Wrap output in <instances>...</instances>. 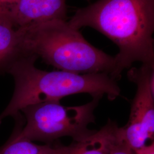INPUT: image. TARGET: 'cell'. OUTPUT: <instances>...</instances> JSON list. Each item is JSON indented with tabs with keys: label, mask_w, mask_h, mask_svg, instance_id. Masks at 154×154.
<instances>
[{
	"label": "cell",
	"mask_w": 154,
	"mask_h": 154,
	"mask_svg": "<svg viewBox=\"0 0 154 154\" xmlns=\"http://www.w3.org/2000/svg\"><path fill=\"white\" fill-rule=\"evenodd\" d=\"M100 98H93L85 105L65 106L60 101H46L29 105L13 117L20 138L53 144L59 138L70 137L80 142L97 130L88 129L95 122L94 111Z\"/></svg>",
	"instance_id": "277c9868"
},
{
	"label": "cell",
	"mask_w": 154,
	"mask_h": 154,
	"mask_svg": "<svg viewBox=\"0 0 154 154\" xmlns=\"http://www.w3.org/2000/svg\"><path fill=\"white\" fill-rule=\"evenodd\" d=\"M66 20V0H20L12 21L21 28Z\"/></svg>",
	"instance_id": "8992f818"
},
{
	"label": "cell",
	"mask_w": 154,
	"mask_h": 154,
	"mask_svg": "<svg viewBox=\"0 0 154 154\" xmlns=\"http://www.w3.org/2000/svg\"><path fill=\"white\" fill-rule=\"evenodd\" d=\"M119 130L115 122L109 120L104 126L85 139L72 143L68 154H109Z\"/></svg>",
	"instance_id": "ba28073f"
},
{
	"label": "cell",
	"mask_w": 154,
	"mask_h": 154,
	"mask_svg": "<svg viewBox=\"0 0 154 154\" xmlns=\"http://www.w3.org/2000/svg\"><path fill=\"white\" fill-rule=\"evenodd\" d=\"M109 154H136L135 151L128 145L122 136L121 127L119 137L113 145Z\"/></svg>",
	"instance_id": "30bf717a"
},
{
	"label": "cell",
	"mask_w": 154,
	"mask_h": 154,
	"mask_svg": "<svg viewBox=\"0 0 154 154\" xmlns=\"http://www.w3.org/2000/svg\"><path fill=\"white\" fill-rule=\"evenodd\" d=\"M20 0H0V16L12 21Z\"/></svg>",
	"instance_id": "8fae6325"
},
{
	"label": "cell",
	"mask_w": 154,
	"mask_h": 154,
	"mask_svg": "<svg viewBox=\"0 0 154 154\" xmlns=\"http://www.w3.org/2000/svg\"><path fill=\"white\" fill-rule=\"evenodd\" d=\"M37 57L22 56L9 69L15 88L9 103L0 114V124L8 116H14L23 108L46 101H60L76 94L86 93L93 98L106 95L114 100L121 94L116 79L105 72L79 74L65 71L48 72L35 66Z\"/></svg>",
	"instance_id": "7a4b0ae2"
},
{
	"label": "cell",
	"mask_w": 154,
	"mask_h": 154,
	"mask_svg": "<svg viewBox=\"0 0 154 154\" xmlns=\"http://www.w3.org/2000/svg\"><path fill=\"white\" fill-rule=\"evenodd\" d=\"M136 154H154V142H151L143 148L135 151Z\"/></svg>",
	"instance_id": "7c38bea8"
},
{
	"label": "cell",
	"mask_w": 154,
	"mask_h": 154,
	"mask_svg": "<svg viewBox=\"0 0 154 154\" xmlns=\"http://www.w3.org/2000/svg\"><path fill=\"white\" fill-rule=\"evenodd\" d=\"M127 77L137 85V90L128 121L121 128L126 143L136 151L154 140V65L142 64L138 68L132 67Z\"/></svg>",
	"instance_id": "5b68a950"
},
{
	"label": "cell",
	"mask_w": 154,
	"mask_h": 154,
	"mask_svg": "<svg viewBox=\"0 0 154 154\" xmlns=\"http://www.w3.org/2000/svg\"><path fill=\"white\" fill-rule=\"evenodd\" d=\"M67 22L78 30L93 28L116 45L118 80L135 62L154 65V0H97Z\"/></svg>",
	"instance_id": "6da1fadb"
},
{
	"label": "cell",
	"mask_w": 154,
	"mask_h": 154,
	"mask_svg": "<svg viewBox=\"0 0 154 154\" xmlns=\"http://www.w3.org/2000/svg\"><path fill=\"white\" fill-rule=\"evenodd\" d=\"M70 149L71 144L68 146L53 143L39 145L20 138L14 128L11 137L0 147V154H68Z\"/></svg>",
	"instance_id": "9c48e42d"
},
{
	"label": "cell",
	"mask_w": 154,
	"mask_h": 154,
	"mask_svg": "<svg viewBox=\"0 0 154 154\" xmlns=\"http://www.w3.org/2000/svg\"><path fill=\"white\" fill-rule=\"evenodd\" d=\"M21 29L25 55H35L62 71L105 72L118 81L115 57L90 44L67 21L53 20Z\"/></svg>",
	"instance_id": "3957f363"
},
{
	"label": "cell",
	"mask_w": 154,
	"mask_h": 154,
	"mask_svg": "<svg viewBox=\"0 0 154 154\" xmlns=\"http://www.w3.org/2000/svg\"><path fill=\"white\" fill-rule=\"evenodd\" d=\"M22 32L11 19L0 16V74L8 72L10 67L24 56Z\"/></svg>",
	"instance_id": "52a82bcc"
}]
</instances>
